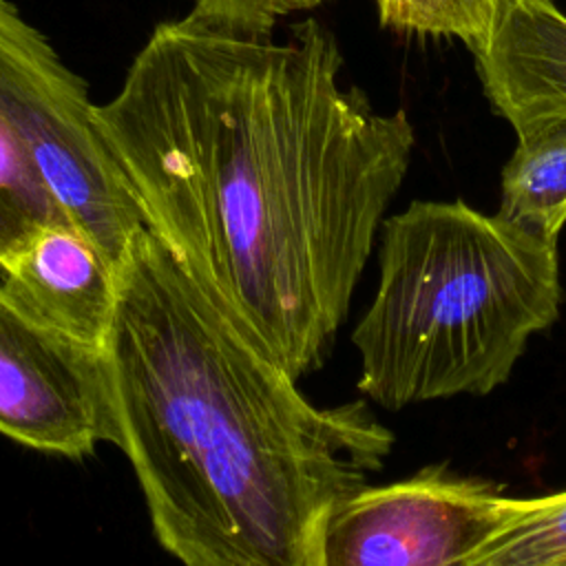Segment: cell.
<instances>
[{
    "mask_svg": "<svg viewBox=\"0 0 566 566\" xmlns=\"http://www.w3.org/2000/svg\"><path fill=\"white\" fill-rule=\"evenodd\" d=\"M336 35L159 22L95 122L144 217L292 378L323 365L411 159Z\"/></svg>",
    "mask_w": 566,
    "mask_h": 566,
    "instance_id": "6da1fadb",
    "label": "cell"
},
{
    "mask_svg": "<svg viewBox=\"0 0 566 566\" xmlns=\"http://www.w3.org/2000/svg\"><path fill=\"white\" fill-rule=\"evenodd\" d=\"M104 352L117 447L181 566H314L323 517L391 449L363 402L312 405L148 228Z\"/></svg>",
    "mask_w": 566,
    "mask_h": 566,
    "instance_id": "7a4b0ae2",
    "label": "cell"
},
{
    "mask_svg": "<svg viewBox=\"0 0 566 566\" xmlns=\"http://www.w3.org/2000/svg\"><path fill=\"white\" fill-rule=\"evenodd\" d=\"M562 303L557 243L462 201L382 226L378 290L352 340L358 389L387 409L500 387Z\"/></svg>",
    "mask_w": 566,
    "mask_h": 566,
    "instance_id": "3957f363",
    "label": "cell"
},
{
    "mask_svg": "<svg viewBox=\"0 0 566 566\" xmlns=\"http://www.w3.org/2000/svg\"><path fill=\"white\" fill-rule=\"evenodd\" d=\"M0 111L69 221L122 270L144 217L97 128L86 82L11 0H0Z\"/></svg>",
    "mask_w": 566,
    "mask_h": 566,
    "instance_id": "277c9868",
    "label": "cell"
},
{
    "mask_svg": "<svg viewBox=\"0 0 566 566\" xmlns=\"http://www.w3.org/2000/svg\"><path fill=\"white\" fill-rule=\"evenodd\" d=\"M526 504L442 471L363 486L323 517L314 566H464Z\"/></svg>",
    "mask_w": 566,
    "mask_h": 566,
    "instance_id": "5b68a950",
    "label": "cell"
},
{
    "mask_svg": "<svg viewBox=\"0 0 566 566\" xmlns=\"http://www.w3.org/2000/svg\"><path fill=\"white\" fill-rule=\"evenodd\" d=\"M0 436L35 451L84 458L117 444L104 347L29 316L0 283Z\"/></svg>",
    "mask_w": 566,
    "mask_h": 566,
    "instance_id": "8992f818",
    "label": "cell"
},
{
    "mask_svg": "<svg viewBox=\"0 0 566 566\" xmlns=\"http://www.w3.org/2000/svg\"><path fill=\"white\" fill-rule=\"evenodd\" d=\"M471 53L493 111L517 137L566 119V15L553 0H497Z\"/></svg>",
    "mask_w": 566,
    "mask_h": 566,
    "instance_id": "52a82bcc",
    "label": "cell"
},
{
    "mask_svg": "<svg viewBox=\"0 0 566 566\" xmlns=\"http://www.w3.org/2000/svg\"><path fill=\"white\" fill-rule=\"evenodd\" d=\"M4 292L35 321L104 347L119 303V268L77 228L53 226L2 270Z\"/></svg>",
    "mask_w": 566,
    "mask_h": 566,
    "instance_id": "ba28073f",
    "label": "cell"
},
{
    "mask_svg": "<svg viewBox=\"0 0 566 566\" xmlns=\"http://www.w3.org/2000/svg\"><path fill=\"white\" fill-rule=\"evenodd\" d=\"M500 219L551 243L566 223V119L517 137L502 170Z\"/></svg>",
    "mask_w": 566,
    "mask_h": 566,
    "instance_id": "9c48e42d",
    "label": "cell"
},
{
    "mask_svg": "<svg viewBox=\"0 0 566 566\" xmlns=\"http://www.w3.org/2000/svg\"><path fill=\"white\" fill-rule=\"evenodd\" d=\"M53 226L73 223L33 155L0 111V272Z\"/></svg>",
    "mask_w": 566,
    "mask_h": 566,
    "instance_id": "30bf717a",
    "label": "cell"
},
{
    "mask_svg": "<svg viewBox=\"0 0 566 566\" xmlns=\"http://www.w3.org/2000/svg\"><path fill=\"white\" fill-rule=\"evenodd\" d=\"M464 566H566V493L528 500Z\"/></svg>",
    "mask_w": 566,
    "mask_h": 566,
    "instance_id": "8fae6325",
    "label": "cell"
},
{
    "mask_svg": "<svg viewBox=\"0 0 566 566\" xmlns=\"http://www.w3.org/2000/svg\"><path fill=\"white\" fill-rule=\"evenodd\" d=\"M382 27L460 38L469 51L486 35L497 0H374Z\"/></svg>",
    "mask_w": 566,
    "mask_h": 566,
    "instance_id": "7c38bea8",
    "label": "cell"
},
{
    "mask_svg": "<svg viewBox=\"0 0 566 566\" xmlns=\"http://www.w3.org/2000/svg\"><path fill=\"white\" fill-rule=\"evenodd\" d=\"M327 0H192L190 13L248 31H274L285 15L310 11Z\"/></svg>",
    "mask_w": 566,
    "mask_h": 566,
    "instance_id": "4fadbf2b",
    "label": "cell"
}]
</instances>
